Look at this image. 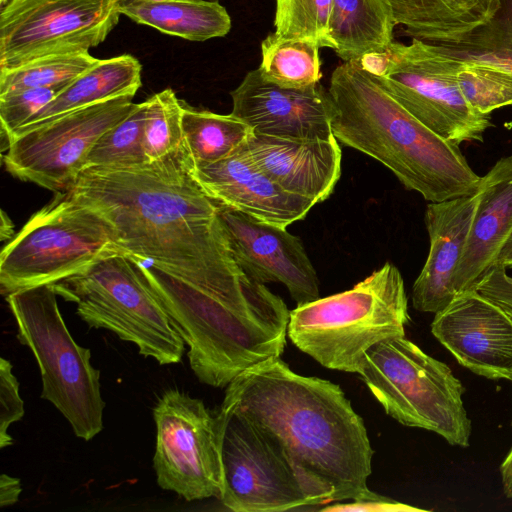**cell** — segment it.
<instances>
[{
    "instance_id": "6da1fadb",
    "label": "cell",
    "mask_w": 512,
    "mask_h": 512,
    "mask_svg": "<svg viewBox=\"0 0 512 512\" xmlns=\"http://www.w3.org/2000/svg\"><path fill=\"white\" fill-rule=\"evenodd\" d=\"M187 147L129 168H86L67 192L98 212L122 250L197 287L240 266L219 219L220 204L193 175Z\"/></svg>"
},
{
    "instance_id": "7a4b0ae2",
    "label": "cell",
    "mask_w": 512,
    "mask_h": 512,
    "mask_svg": "<svg viewBox=\"0 0 512 512\" xmlns=\"http://www.w3.org/2000/svg\"><path fill=\"white\" fill-rule=\"evenodd\" d=\"M233 408L273 437L295 466L332 502L373 494V449L362 418L341 387L295 373L281 358L258 364L227 387Z\"/></svg>"
},
{
    "instance_id": "3957f363",
    "label": "cell",
    "mask_w": 512,
    "mask_h": 512,
    "mask_svg": "<svg viewBox=\"0 0 512 512\" xmlns=\"http://www.w3.org/2000/svg\"><path fill=\"white\" fill-rule=\"evenodd\" d=\"M170 321L188 346L198 380L223 388L246 370L280 358L290 311L285 302L243 270L206 287L139 262Z\"/></svg>"
},
{
    "instance_id": "277c9868",
    "label": "cell",
    "mask_w": 512,
    "mask_h": 512,
    "mask_svg": "<svg viewBox=\"0 0 512 512\" xmlns=\"http://www.w3.org/2000/svg\"><path fill=\"white\" fill-rule=\"evenodd\" d=\"M328 90L335 107L334 137L386 166L405 188L430 202L478 192L481 176L459 145L417 120L359 60L337 66Z\"/></svg>"
},
{
    "instance_id": "5b68a950",
    "label": "cell",
    "mask_w": 512,
    "mask_h": 512,
    "mask_svg": "<svg viewBox=\"0 0 512 512\" xmlns=\"http://www.w3.org/2000/svg\"><path fill=\"white\" fill-rule=\"evenodd\" d=\"M409 320L402 275L385 262L349 290L297 305L290 311L287 334L322 366L356 373L372 346L405 336Z\"/></svg>"
},
{
    "instance_id": "8992f818",
    "label": "cell",
    "mask_w": 512,
    "mask_h": 512,
    "mask_svg": "<svg viewBox=\"0 0 512 512\" xmlns=\"http://www.w3.org/2000/svg\"><path fill=\"white\" fill-rule=\"evenodd\" d=\"M17 338L33 353L41 374V398L67 419L74 434L89 441L103 429L105 402L100 371L91 352L75 342L59 311L54 284L6 295Z\"/></svg>"
},
{
    "instance_id": "52a82bcc",
    "label": "cell",
    "mask_w": 512,
    "mask_h": 512,
    "mask_svg": "<svg viewBox=\"0 0 512 512\" xmlns=\"http://www.w3.org/2000/svg\"><path fill=\"white\" fill-rule=\"evenodd\" d=\"M116 254L127 255L110 224L69 192L57 193L2 249V294L55 284Z\"/></svg>"
},
{
    "instance_id": "ba28073f",
    "label": "cell",
    "mask_w": 512,
    "mask_h": 512,
    "mask_svg": "<svg viewBox=\"0 0 512 512\" xmlns=\"http://www.w3.org/2000/svg\"><path fill=\"white\" fill-rule=\"evenodd\" d=\"M385 412L404 426L423 428L467 447L471 420L465 391L449 366L397 336L372 346L357 371Z\"/></svg>"
},
{
    "instance_id": "9c48e42d",
    "label": "cell",
    "mask_w": 512,
    "mask_h": 512,
    "mask_svg": "<svg viewBox=\"0 0 512 512\" xmlns=\"http://www.w3.org/2000/svg\"><path fill=\"white\" fill-rule=\"evenodd\" d=\"M54 287L57 295L76 304L77 315L89 327L112 331L160 365L181 361L185 343L138 260L111 255Z\"/></svg>"
},
{
    "instance_id": "30bf717a",
    "label": "cell",
    "mask_w": 512,
    "mask_h": 512,
    "mask_svg": "<svg viewBox=\"0 0 512 512\" xmlns=\"http://www.w3.org/2000/svg\"><path fill=\"white\" fill-rule=\"evenodd\" d=\"M221 464L219 500L235 512H279L331 503L328 492L291 461L282 446L241 412H215Z\"/></svg>"
},
{
    "instance_id": "8fae6325",
    "label": "cell",
    "mask_w": 512,
    "mask_h": 512,
    "mask_svg": "<svg viewBox=\"0 0 512 512\" xmlns=\"http://www.w3.org/2000/svg\"><path fill=\"white\" fill-rule=\"evenodd\" d=\"M384 54L382 72L375 77L410 114L454 144L483 141L491 117L463 96L457 80L460 60L416 38L410 44L393 41Z\"/></svg>"
},
{
    "instance_id": "7c38bea8",
    "label": "cell",
    "mask_w": 512,
    "mask_h": 512,
    "mask_svg": "<svg viewBox=\"0 0 512 512\" xmlns=\"http://www.w3.org/2000/svg\"><path fill=\"white\" fill-rule=\"evenodd\" d=\"M133 97L78 108L12 136L3 155L6 170L50 191H69L98 139L137 107Z\"/></svg>"
},
{
    "instance_id": "4fadbf2b",
    "label": "cell",
    "mask_w": 512,
    "mask_h": 512,
    "mask_svg": "<svg viewBox=\"0 0 512 512\" xmlns=\"http://www.w3.org/2000/svg\"><path fill=\"white\" fill-rule=\"evenodd\" d=\"M121 0H9L0 12V70L89 51L118 24Z\"/></svg>"
},
{
    "instance_id": "5bb4252c",
    "label": "cell",
    "mask_w": 512,
    "mask_h": 512,
    "mask_svg": "<svg viewBox=\"0 0 512 512\" xmlns=\"http://www.w3.org/2000/svg\"><path fill=\"white\" fill-rule=\"evenodd\" d=\"M153 417L158 485L187 501L219 497L221 464L215 412L200 399L170 389L158 399Z\"/></svg>"
},
{
    "instance_id": "9a60e30c",
    "label": "cell",
    "mask_w": 512,
    "mask_h": 512,
    "mask_svg": "<svg viewBox=\"0 0 512 512\" xmlns=\"http://www.w3.org/2000/svg\"><path fill=\"white\" fill-rule=\"evenodd\" d=\"M219 219L234 260L248 276L261 284L282 283L298 305L320 298L317 273L298 237L223 205Z\"/></svg>"
},
{
    "instance_id": "2e32d148",
    "label": "cell",
    "mask_w": 512,
    "mask_h": 512,
    "mask_svg": "<svg viewBox=\"0 0 512 512\" xmlns=\"http://www.w3.org/2000/svg\"><path fill=\"white\" fill-rule=\"evenodd\" d=\"M432 334L464 367L512 381V316L470 288L435 313Z\"/></svg>"
},
{
    "instance_id": "e0dca14e",
    "label": "cell",
    "mask_w": 512,
    "mask_h": 512,
    "mask_svg": "<svg viewBox=\"0 0 512 512\" xmlns=\"http://www.w3.org/2000/svg\"><path fill=\"white\" fill-rule=\"evenodd\" d=\"M231 114L254 134L275 137L334 138L331 120L335 111L329 90L320 83L289 89L266 81L259 69L249 71L230 92Z\"/></svg>"
},
{
    "instance_id": "ac0fdd59",
    "label": "cell",
    "mask_w": 512,
    "mask_h": 512,
    "mask_svg": "<svg viewBox=\"0 0 512 512\" xmlns=\"http://www.w3.org/2000/svg\"><path fill=\"white\" fill-rule=\"evenodd\" d=\"M193 175L220 205L285 228L305 218L316 205L273 182L252 163L244 146L223 160L194 167Z\"/></svg>"
},
{
    "instance_id": "d6986e66",
    "label": "cell",
    "mask_w": 512,
    "mask_h": 512,
    "mask_svg": "<svg viewBox=\"0 0 512 512\" xmlns=\"http://www.w3.org/2000/svg\"><path fill=\"white\" fill-rule=\"evenodd\" d=\"M252 161L284 190L326 200L341 175V148L336 140L300 139L252 134L244 145Z\"/></svg>"
},
{
    "instance_id": "ffe728a7",
    "label": "cell",
    "mask_w": 512,
    "mask_h": 512,
    "mask_svg": "<svg viewBox=\"0 0 512 512\" xmlns=\"http://www.w3.org/2000/svg\"><path fill=\"white\" fill-rule=\"evenodd\" d=\"M477 206V193L441 202H431L425 211L430 248L414 282L413 307L437 313L457 295L453 277L463 254Z\"/></svg>"
},
{
    "instance_id": "44dd1931",
    "label": "cell",
    "mask_w": 512,
    "mask_h": 512,
    "mask_svg": "<svg viewBox=\"0 0 512 512\" xmlns=\"http://www.w3.org/2000/svg\"><path fill=\"white\" fill-rule=\"evenodd\" d=\"M512 233V154L481 177L468 239L453 277L456 295L470 289L497 261Z\"/></svg>"
},
{
    "instance_id": "7402d4cb",
    "label": "cell",
    "mask_w": 512,
    "mask_h": 512,
    "mask_svg": "<svg viewBox=\"0 0 512 512\" xmlns=\"http://www.w3.org/2000/svg\"><path fill=\"white\" fill-rule=\"evenodd\" d=\"M141 70L138 59L129 54L99 59L16 129L9 139L72 110L123 95L134 96L141 86Z\"/></svg>"
},
{
    "instance_id": "603a6c76",
    "label": "cell",
    "mask_w": 512,
    "mask_h": 512,
    "mask_svg": "<svg viewBox=\"0 0 512 512\" xmlns=\"http://www.w3.org/2000/svg\"><path fill=\"white\" fill-rule=\"evenodd\" d=\"M397 25L389 0H332L328 35L344 62L385 52Z\"/></svg>"
},
{
    "instance_id": "cb8c5ba5",
    "label": "cell",
    "mask_w": 512,
    "mask_h": 512,
    "mask_svg": "<svg viewBox=\"0 0 512 512\" xmlns=\"http://www.w3.org/2000/svg\"><path fill=\"white\" fill-rule=\"evenodd\" d=\"M406 35L429 43L454 41L485 23L500 0H389Z\"/></svg>"
},
{
    "instance_id": "d4e9b609",
    "label": "cell",
    "mask_w": 512,
    "mask_h": 512,
    "mask_svg": "<svg viewBox=\"0 0 512 512\" xmlns=\"http://www.w3.org/2000/svg\"><path fill=\"white\" fill-rule=\"evenodd\" d=\"M121 14L138 24L189 41L223 37L231 18L218 0H121Z\"/></svg>"
},
{
    "instance_id": "484cf974",
    "label": "cell",
    "mask_w": 512,
    "mask_h": 512,
    "mask_svg": "<svg viewBox=\"0 0 512 512\" xmlns=\"http://www.w3.org/2000/svg\"><path fill=\"white\" fill-rule=\"evenodd\" d=\"M184 142L194 167L209 165L239 151L253 134L233 116L198 110L182 101Z\"/></svg>"
},
{
    "instance_id": "4316f807",
    "label": "cell",
    "mask_w": 512,
    "mask_h": 512,
    "mask_svg": "<svg viewBox=\"0 0 512 512\" xmlns=\"http://www.w3.org/2000/svg\"><path fill=\"white\" fill-rule=\"evenodd\" d=\"M320 45L312 39L286 38L275 32L261 43L259 71L268 82L289 89H304L321 78Z\"/></svg>"
},
{
    "instance_id": "83f0119b",
    "label": "cell",
    "mask_w": 512,
    "mask_h": 512,
    "mask_svg": "<svg viewBox=\"0 0 512 512\" xmlns=\"http://www.w3.org/2000/svg\"><path fill=\"white\" fill-rule=\"evenodd\" d=\"M434 44L455 59L488 63L512 72V0H500L485 23L458 39Z\"/></svg>"
},
{
    "instance_id": "f1b7e54d",
    "label": "cell",
    "mask_w": 512,
    "mask_h": 512,
    "mask_svg": "<svg viewBox=\"0 0 512 512\" xmlns=\"http://www.w3.org/2000/svg\"><path fill=\"white\" fill-rule=\"evenodd\" d=\"M99 59L89 51L37 58L0 70V96L33 88L65 87Z\"/></svg>"
},
{
    "instance_id": "f546056e",
    "label": "cell",
    "mask_w": 512,
    "mask_h": 512,
    "mask_svg": "<svg viewBox=\"0 0 512 512\" xmlns=\"http://www.w3.org/2000/svg\"><path fill=\"white\" fill-rule=\"evenodd\" d=\"M142 144L147 162L185 148L182 131V101L170 88L145 100Z\"/></svg>"
},
{
    "instance_id": "4dcf8cb0",
    "label": "cell",
    "mask_w": 512,
    "mask_h": 512,
    "mask_svg": "<svg viewBox=\"0 0 512 512\" xmlns=\"http://www.w3.org/2000/svg\"><path fill=\"white\" fill-rule=\"evenodd\" d=\"M145 101L105 132L89 152L85 168H129L146 163L142 144Z\"/></svg>"
},
{
    "instance_id": "1f68e13d",
    "label": "cell",
    "mask_w": 512,
    "mask_h": 512,
    "mask_svg": "<svg viewBox=\"0 0 512 512\" xmlns=\"http://www.w3.org/2000/svg\"><path fill=\"white\" fill-rule=\"evenodd\" d=\"M457 80L468 104L482 114L512 105V72L488 63L460 60Z\"/></svg>"
},
{
    "instance_id": "d6a6232c",
    "label": "cell",
    "mask_w": 512,
    "mask_h": 512,
    "mask_svg": "<svg viewBox=\"0 0 512 512\" xmlns=\"http://www.w3.org/2000/svg\"><path fill=\"white\" fill-rule=\"evenodd\" d=\"M332 0H275V33L286 38L312 39L332 49L329 17Z\"/></svg>"
},
{
    "instance_id": "836d02e7",
    "label": "cell",
    "mask_w": 512,
    "mask_h": 512,
    "mask_svg": "<svg viewBox=\"0 0 512 512\" xmlns=\"http://www.w3.org/2000/svg\"><path fill=\"white\" fill-rule=\"evenodd\" d=\"M66 87V86H65ZM65 87L33 88L0 96L1 135L6 145L9 136Z\"/></svg>"
},
{
    "instance_id": "e575fe53",
    "label": "cell",
    "mask_w": 512,
    "mask_h": 512,
    "mask_svg": "<svg viewBox=\"0 0 512 512\" xmlns=\"http://www.w3.org/2000/svg\"><path fill=\"white\" fill-rule=\"evenodd\" d=\"M0 403V448H5L13 443L9 427L24 416L25 410L12 364L3 357L0 359Z\"/></svg>"
},
{
    "instance_id": "d590c367",
    "label": "cell",
    "mask_w": 512,
    "mask_h": 512,
    "mask_svg": "<svg viewBox=\"0 0 512 512\" xmlns=\"http://www.w3.org/2000/svg\"><path fill=\"white\" fill-rule=\"evenodd\" d=\"M506 267L495 263L471 287L498 304L512 316V277Z\"/></svg>"
},
{
    "instance_id": "8d00e7d4",
    "label": "cell",
    "mask_w": 512,
    "mask_h": 512,
    "mask_svg": "<svg viewBox=\"0 0 512 512\" xmlns=\"http://www.w3.org/2000/svg\"><path fill=\"white\" fill-rule=\"evenodd\" d=\"M326 512H398V511H421L416 507L395 501L389 497L379 495L375 492L366 498L349 500L346 503L332 502L320 508Z\"/></svg>"
},
{
    "instance_id": "74e56055",
    "label": "cell",
    "mask_w": 512,
    "mask_h": 512,
    "mask_svg": "<svg viewBox=\"0 0 512 512\" xmlns=\"http://www.w3.org/2000/svg\"><path fill=\"white\" fill-rule=\"evenodd\" d=\"M21 491L20 480L3 473L0 477V506L5 507L15 504Z\"/></svg>"
},
{
    "instance_id": "f35d334b",
    "label": "cell",
    "mask_w": 512,
    "mask_h": 512,
    "mask_svg": "<svg viewBox=\"0 0 512 512\" xmlns=\"http://www.w3.org/2000/svg\"><path fill=\"white\" fill-rule=\"evenodd\" d=\"M500 472L504 492L507 497L512 498V448L502 462Z\"/></svg>"
},
{
    "instance_id": "ab89813d",
    "label": "cell",
    "mask_w": 512,
    "mask_h": 512,
    "mask_svg": "<svg viewBox=\"0 0 512 512\" xmlns=\"http://www.w3.org/2000/svg\"><path fill=\"white\" fill-rule=\"evenodd\" d=\"M496 263L508 268L512 267V233L502 247Z\"/></svg>"
},
{
    "instance_id": "60d3db41",
    "label": "cell",
    "mask_w": 512,
    "mask_h": 512,
    "mask_svg": "<svg viewBox=\"0 0 512 512\" xmlns=\"http://www.w3.org/2000/svg\"><path fill=\"white\" fill-rule=\"evenodd\" d=\"M0 234L1 239L5 240L6 238H9L10 235L13 233V225L11 223V220L9 219L8 215L4 211L1 212V227H0Z\"/></svg>"
},
{
    "instance_id": "b9f144b4",
    "label": "cell",
    "mask_w": 512,
    "mask_h": 512,
    "mask_svg": "<svg viewBox=\"0 0 512 512\" xmlns=\"http://www.w3.org/2000/svg\"><path fill=\"white\" fill-rule=\"evenodd\" d=\"M9 0H0V7L2 8Z\"/></svg>"
},
{
    "instance_id": "7bdbcfd3",
    "label": "cell",
    "mask_w": 512,
    "mask_h": 512,
    "mask_svg": "<svg viewBox=\"0 0 512 512\" xmlns=\"http://www.w3.org/2000/svg\"><path fill=\"white\" fill-rule=\"evenodd\" d=\"M193 1H196V0H193Z\"/></svg>"
}]
</instances>
